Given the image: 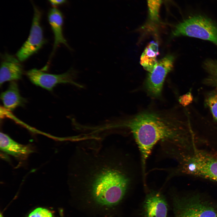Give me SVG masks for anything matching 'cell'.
I'll return each mask as SVG.
<instances>
[{
	"label": "cell",
	"instance_id": "20",
	"mask_svg": "<svg viewBox=\"0 0 217 217\" xmlns=\"http://www.w3.org/2000/svg\"><path fill=\"white\" fill-rule=\"evenodd\" d=\"M53 7H55L62 4L65 2L66 0H48Z\"/></svg>",
	"mask_w": 217,
	"mask_h": 217
},
{
	"label": "cell",
	"instance_id": "17",
	"mask_svg": "<svg viewBox=\"0 0 217 217\" xmlns=\"http://www.w3.org/2000/svg\"><path fill=\"white\" fill-rule=\"evenodd\" d=\"M28 217H53V215L48 209L38 208L32 212Z\"/></svg>",
	"mask_w": 217,
	"mask_h": 217
},
{
	"label": "cell",
	"instance_id": "19",
	"mask_svg": "<svg viewBox=\"0 0 217 217\" xmlns=\"http://www.w3.org/2000/svg\"><path fill=\"white\" fill-rule=\"evenodd\" d=\"M209 84L217 91V65L212 70L209 79Z\"/></svg>",
	"mask_w": 217,
	"mask_h": 217
},
{
	"label": "cell",
	"instance_id": "4",
	"mask_svg": "<svg viewBox=\"0 0 217 217\" xmlns=\"http://www.w3.org/2000/svg\"><path fill=\"white\" fill-rule=\"evenodd\" d=\"M175 217H217V203L198 194L174 196Z\"/></svg>",
	"mask_w": 217,
	"mask_h": 217
},
{
	"label": "cell",
	"instance_id": "5",
	"mask_svg": "<svg viewBox=\"0 0 217 217\" xmlns=\"http://www.w3.org/2000/svg\"><path fill=\"white\" fill-rule=\"evenodd\" d=\"M172 35L207 40L217 46V25L211 20L203 16H193L178 24L172 31Z\"/></svg>",
	"mask_w": 217,
	"mask_h": 217
},
{
	"label": "cell",
	"instance_id": "12",
	"mask_svg": "<svg viewBox=\"0 0 217 217\" xmlns=\"http://www.w3.org/2000/svg\"><path fill=\"white\" fill-rule=\"evenodd\" d=\"M47 17L54 36V42L51 56L60 44H63L70 49L63 34V17L62 13L56 7H53L49 10Z\"/></svg>",
	"mask_w": 217,
	"mask_h": 217
},
{
	"label": "cell",
	"instance_id": "14",
	"mask_svg": "<svg viewBox=\"0 0 217 217\" xmlns=\"http://www.w3.org/2000/svg\"><path fill=\"white\" fill-rule=\"evenodd\" d=\"M159 54L158 42L151 41L145 48L140 56V63L144 69L149 72L153 70L158 61L157 57Z\"/></svg>",
	"mask_w": 217,
	"mask_h": 217
},
{
	"label": "cell",
	"instance_id": "8",
	"mask_svg": "<svg viewBox=\"0 0 217 217\" xmlns=\"http://www.w3.org/2000/svg\"><path fill=\"white\" fill-rule=\"evenodd\" d=\"M174 58L168 55L158 61L153 70L149 72L144 84L147 94L153 98L161 96L165 77L173 67Z\"/></svg>",
	"mask_w": 217,
	"mask_h": 217
},
{
	"label": "cell",
	"instance_id": "16",
	"mask_svg": "<svg viewBox=\"0 0 217 217\" xmlns=\"http://www.w3.org/2000/svg\"><path fill=\"white\" fill-rule=\"evenodd\" d=\"M204 102L209 109L214 120L217 123V91L215 89L207 92L205 95Z\"/></svg>",
	"mask_w": 217,
	"mask_h": 217
},
{
	"label": "cell",
	"instance_id": "7",
	"mask_svg": "<svg viewBox=\"0 0 217 217\" xmlns=\"http://www.w3.org/2000/svg\"><path fill=\"white\" fill-rule=\"evenodd\" d=\"M78 74L77 71L73 68L60 74L47 73L36 68L31 69L26 72L27 77L33 83L50 91L60 83H69L83 88L82 85L75 81Z\"/></svg>",
	"mask_w": 217,
	"mask_h": 217
},
{
	"label": "cell",
	"instance_id": "15",
	"mask_svg": "<svg viewBox=\"0 0 217 217\" xmlns=\"http://www.w3.org/2000/svg\"><path fill=\"white\" fill-rule=\"evenodd\" d=\"M149 23L157 24L159 22V12L162 0H147Z\"/></svg>",
	"mask_w": 217,
	"mask_h": 217
},
{
	"label": "cell",
	"instance_id": "22",
	"mask_svg": "<svg viewBox=\"0 0 217 217\" xmlns=\"http://www.w3.org/2000/svg\"><path fill=\"white\" fill-rule=\"evenodd\" d=\"M165 0L166 1H168V0Z\"/></svg>",
	"mask_w": 217,
	"mask_h": 217
},
{
	"label": "cell",
	"instance_id": "2",
	"mask_svg": "<svg viewBox=\"0 0 217 217\" xmlns=\"http://www.w3.org/2000/svg\"><path fill=\"white\" fill-rule=\"evenodd\" d=\"M113 152L81 151L75 162L74 186L86 191L102 206L118 204L126 194L130 178Z\"/></svg>",
	"mask_w": 217,
	"mask_h": 217
},
{
	"label": "cell",
	"instance_id": "21",
	"mask_svg": "<svg viewBox=\"0 0 217 217\" xmlns=\"http://www.w3.org/2000/svg\"><path fill=\"white\" fill-rule=\"evenodd\" d=\"M0 217H3V216L2 215L1 213H0Z\"/></svg>",
	"mask_w": 217,
	"mask_h": 217
},
{
	"label": "cell",
	"instance_id": "10",
	"mask_svg": "<svg viewBox=\"0 0 217 217\" xmlns=\"http://www.w3.org/2000/svg\"><path fill=\"white\" fill-rule=\"evenodd\" d=\"M18 58L6 54L3 55L0 70V84L8 81L20 79L23 74L22 66Z\"/></svg>",
	"mask_w": 217,
	"mask_h": 217
},
{
	"label": "cell",
	"instance_id": "11",
	"mask_svg": "<svg viewBox=\"0 0 217 217\" xmlns=\"http://www.w3.org/2000/svg\"><path fill=\"white\" fill-rule=\"evenodd\" d=\"M0 147L2 151L22 160L26 159L33 152L30 146L19 143L2 132L0 134Z\"/></svg>",
	"mask_w": 217,
	"mask_h": 217
},
{
	"label": "cell",
	"instance_id": "1",
	"mask_svg": "<svg viewBox=\"0 0 217 217\" xmlns=\"http://www.w3.org/2000/svg\"><path fill=\"white\" fill-rule=\"evenodd\" d=\"M109 127L125 129L131 133L139 149L143 176L146 163L154 145L159 141L185 147L194 140L189 111L184 115L174 110H147L127 118L111 121Z\"/></svg>",
	"mask_w": 217,
	"mask_h": 217
},
{
	"label": "cell",
	"instance_id": "18",
	"mask_svg": "<svg viewBox=\"0 0 217 217\" xmlns=\"http://www.w3.org/2000/svg\"><path fill=\"white\" fill-rule=\"evenodd\" d=\"M193 94L191 91H190L180 96L178 101L184 107H186L193 102Z\"/></svg>",
	"mask_w": 217,
	"mask_h": 217
},
{
	"label": "cell",
	"instance_id": "6",
	"mask_svg": "<svg viewBox=\"0 0 217 217\" xmlns=\"http://www.w3.org/2000/svg\"><path fill=\"white\" fill-rule=\"evenodd\" d=\"M30 0L33 6V15L28 37L16 54L20 61H25L36 53L46 42L41 25L42 12L32 0Z\"/></svg>",
	"mask_w": 217,
	"mask_h": 217
},
{
	"label": "cell",
	"instance_id": "3",
	"mask_svg": "<svg viewBox=\"0 0 217 217\" xmlns=\"http://www.w3.org/2000/svg\"><path fill=\"white\" fill-rule=\"evenodd\" d=\"M180 164L174 172L192 175L217 181V159L205 152L188 156H176Z\"/></svg>",
	"mask_w": 217,
	"mask_h": 217
},
{
	"label": "cell",
	"instance_id": "9",
	"mask_svg": "<svg viewBox=\"0 0 217 217\" xmlns=\"http://www.w3.org/2000/svg\"><path fill=\"white\" fill-rule=\"evenodd\" d=\"M168 204L164 196L157 191H152L146 196L143 204L144 217H167Z\"/></svg>",
	"mask_w": 217,
	"mask_h": 217
},
{
	"label": "cell",
	"instance_id": "13",
	"mask_svg": "<svg viewBox=\"0 0 217 217\" xmlns=\"http://www.w3.org/2000/svg\"><path fill=\"white\" fill-rule=\"evenodd\" d=\"M1 99L4 108L10 111L23 106L25 102L21 96L18 85L14 81H11L8 89L2 93Z\"/></svg>",
	"mask_w": 217,
	"mask_h": 217
}]
</instances>
